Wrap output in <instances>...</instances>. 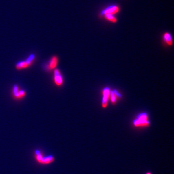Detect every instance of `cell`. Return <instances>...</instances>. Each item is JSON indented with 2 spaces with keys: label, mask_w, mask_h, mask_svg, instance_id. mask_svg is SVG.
Listing matches in <instances>:
<instances>
[{
  "label": "cell",
  "mask_w": 174,
  "mask_h": 174,
  "mask_svg": "<svg viewBox=\"0 0 174 174\" xmlns=\"http://www.w3.org/2000/svg\"><path fill=\"white\" fill-rule=\"evenodd\" d=\"M36 55L35 54H31L25 60L21 61L17 63L15 65V68L17 70L21 71L28 69L35 62Z\"/></svg>",
  "instance_id": "obj_1"
},
{
  "label": "cell",
  "mask_w": 174,
  "mask_h": 174,
  "mask_svg": "<svg viewBox=\"0 0 174 174\" xmlns=\"http://www.w3.org/2000/svg\"><path fill=\"white\" fill-rule=\"evenodd\" d=\"M53 81L55 84L58 87L61 86L63 84V78L59 69H55L54 70Z\"/></svg>",
  "instance_id": "obj_6"
},
{
  "label": "cell",
  "mask_w": 174,
  "mask_h": 174,
  "mask_svg": "<svg viewBox=\"0 0 174 174\" xmlns=\"http://www.w3.org/2000/svg\"><path fill=\"white\" fill-rule=\"evenodd\" d=\"M12 96L16 100L19 101L23 99L26 96L27 93L24 89H23L17 84L14 85L12 87Z\"/></svg>",
  "instance_id": "obj_2"
},
{
  "label": "cell",
  "mask_w": 174,
  "mask_h": 174,
  "mask_svg": "<svg viewBox=\"0 0 174 174\" xmlns=\"http://www.w3.org/2000/svg\"><path fill=\"white\" fill-rule=\"evenodd\" d=\"M110 94H111V101L112 103L115 104L116 102V100H117L116 95L113 91H111Z\"/></svg>",
  "instance_id": "obj_11"
},
{
  "label": "cell",
  "mask_w": 174,
  "mask_h": 174,
  "mask_svg": "<svg viewBox=\"0 0 174 174\" xmlns=\"http://www.w3.org/2000/svg\"><path fill=\"white\" fill-rule=\"evenodd\" d=\"M120 7L116 5H111L107 6L102 11L100 14V16L102 17L105 15L110 14V15H115L120 11Z\"/></svg>",
  "instance_id": "obj_5"
},
{
  "label": "cell",
  "mask_w": 174,
  "mask_h": 174,
  "mask_svg": "<svg viewBox=\"0 0 174 174\" xmlns=\"http://www.w3.org/2000/svg\"><path fill=\"white\" fill-rule=\"evenodd\" d=\"M150 123L148 120V117L146 113H142L138 116V118L133 122L134 126L137 127H144L149 126Z\"/></svg>",
  "instance_id": "obj_3"
},
{
  "label": "cell",
  "mask_w": 174,
  "mask_h": 174,
  "mask_svg": "<svg viewBox=\"0 0 174 174\" xmlns=\"http://www.w3.org/2000/svg\"><path fill=\"white\" fill-rule=\"evenodd\" d=\"M104 19L109 22H112L113 23H116L117 22V18H116L115 15H110V14H107L102 16Z\"/></svg>",
  "instance_id": "obj_9"
},
{
  "label": "cell",
  "mask_w": 174,
  "mask_h": 174,
  "mask_svg": "<svg viewBox=\"0 0 174 174\" xmlns=\"http://www.w3.org/2000/svg\"><path fill=\"white\" fill-rule=\"evenodd\" d=\"M59 57L57 56H52L45 66V70L47 72H50L56 69L59 64Z\"/></svg>",
  "instance_id": "obj_4"
},
{
  "label": "cell",
  "mask_w": 174,
  "mask_h": 174,
  "mask_svg": "<svg viewBox=\"0 0 174 174\" xmlns=\"http://www.w3.org/2000/svg\"><path fill=\"white\" fill-rule=\"evenodd\" d=\"M163 39L164 41L168 45H172L173 44V40L171 34L169 32H165L163 35Z\"/></svg>",
  "instance_id": "obj_8"
},
{
  "label": "cell",
  "mask_w": 174,
  "mask_h": 174,
  "mask_svg": "<svg viewBox=\"0 0 174 174\" xmlns=\"http://www.w3.org/2000/svg\"><path fill=\"white\" fill-rule=\"evenodd\" d=\"M53 160V158L52 156H49L48 157L46 158H42L41 161H40L39 162H42V163H49L51 162Z\"/></svg>",
  "instance_id": "obj_10"
},
{
  "label": "cell",
  "mask_w": 174,
  "mask_h": 174,
  "mask_svg": "<svg viewBox=\"0 0 174 174\" xmlns=\"http://www.w3.org/2000/svg\"><path fill=\"white\" fill-rule=\"evenodd\" d=\"M109 89L108 88H105L103 90V99H102V106L105 108L107 105L108 98L109 96Z\"/></svg>",
  "instance_id": "obj_7"
},
{
  "label": "cell",
  "mask_w": 174,
  "mask_h": 174,
  "mask_svg": "<svg viewBox=\"0 0 174 174\" xmlns=\"http://www.w3.org/2000/svg\"><path fill=\"white\" fill-rule=\"evenodd\" d=\"M146 174H151V173L149 172L146 173Z\"/></svg>",
  "instance_id": "obj_12"
}]
</instances>
